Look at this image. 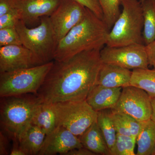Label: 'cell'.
I'll list each match as a JSON object with an SVG mask.
<instances>
[{"label":"cell","mask_w":155,"mask_h":155,"mask_svg":"<svg viewBox=\"0 0 155 155\" xmlns=\"http://www.w3.org/2000/svg\"><path fill=\"white\" fill-rule=\"evenodd\" d=\"M100 52L84 51L66 61H54L36 94L41 102L86 100L102 64Z\"/></svg>","instance_id":"cell-1"},{"label":"cell","mask_w":155,"mask_h":155,"mask_svg":"<svg viewBox=\"0 0 155 155\" xmlns=\"http://www.w3.org/2000/svg\"><path fill=\"white\" fill-rule=\"evenodd\" d=\"M110 31L104 21L87 8L83 19L58 43L54 61H66L84 51L101 50Z\"/></svg>","instance_id":"cell-2"},{"label":"cell","mask_w":155,"mask_h":155,"mask_svg":"<svg viewBox=\"0 0 155 155\" xmlns=\"http://www.w3.org/2000/svg\"><path fill=\"white\" fill-rule=\"evenodd\" d=\"M1 98L2 131L12 140L18 141L30 125L35 110L41 101L35 94Z\"/></svg>","instance_id":"cell-3"},{"label":"cell","mask_w":155,"mask_h":155,"mask_svg":"<svg viewBox=\"0 0 155 155\" xmlns=\"http://www.w3.org/2000/svg\"><path fill=\"white\" fill-rule=\"evenodd\" d=\"M121 5L122 13L109 33L106 46L143 44L144 19L141 3L138 0H121Z\"/></svg>","instance_id":"cell-4"},{"label":"cell","mask_w":155,"mask_h":155,"mask_svg":"<svg viewBox=\"0 0 155 155\" xmlns=\"http://www.w3.org/2000/svg\"><path fill=\"white\" fill-rule=\"evenodd\" d=\"M16 28L22 45L33 53L40 65L54 60L58 41L49 17H42L39 25L31 28L19 20L16 23Z\"/></svg>","instance_id":"cell-5"},{"label":"cell","mask_w":155,"mask_h":155,"mask_svg":"<svg viewBox=\"0 0 155 155\" xmlns=\"http://www.w3.org/2000/svg\"><path fill=\"white\" fill-rule=\"evenodd\" d=\"M54 61L36 66L0 73V97L36 94Z\"/></svg>","instance_id":"cell-6"},{"label":"cell","mask_w":155,"mask_h":155,"mask_svg":"<svg viewBox=\"0 0 155 155\" xmlns=\"http://www.w3.org/2000/svg\"><path fill=\"white\" fill-rule=\"evenodd\" d=\"M57 126H63L79 137L97 122V112L87 102L65 101L53 103Z\"/></svg>","instance_id":"cell-7"},{"label":"cell","mask_w":155,"mask_h":155,"mask_svg":"<svg viewBox=\"0 0 155 155\" xmlns=\"http://www.w3.org/2000/svg\"><path fill=\"white\" fill-rule=\"evenodd\" d=\"M102 62L130 69H148L149 65L146 46L134 44L124 46L109 47L100 52Z\"/></svg>","instance_id":"cell-8"},{"label":"cell","mask_w":155,"mask_h":155,"mask_svg":"<svg viewBox=\"0 0 155 155\" xmlns=\"http://www.w3.org/2000/svg\"><path fill=\"white\" fill-rule=\"evenodd\" d=\"M151 99L143 90L129 85L122 87L118 102L111 109L129 115L140 122H146L151 119L152 114Z\"/></svg>","instance_id":"cell-9"},{"label":"cell","mask_w":155,"mask_h":155,"mask_svg":"<svg viewBox=\"0 0 155 155\" xmlns=\"http://www.w3.org/2000/svg\"><path fill=\"white\" fill-rule=\"evenodd\" d=\"M87 8L74 0H62L58 8L50 16V20L59 42L83 19Z\"/></svg>","instance_id":"cell-10"},{"label":"cell","mask_w":155,"mask_h":155,"mask_svg":"<svg viewBox=\"0 0 155 155\" xmlns=\"http://www.w3.org/2000/svg\"><path fill=\"white\" fill-rule=\"evenodd\" d=\"M62 0H11L18 11L20 20L26 25H32L42 17H50L58 8Z\"/></svg>","instance_id":"cell-11"},{"label":"cell","mask_w":155,"mask_h":155,"mask_svg":"<svg viewBox=\"0 0 155 155\" xmlns=\"http://www.w3.org/2000/svg\"><path fill=\"white\" fill-rule=\"evenodd\" d=\"M39 65L33 53L22 45L0 47V73Z\"/></svg>","instance_id":"cell-12"},{"label":"cell","mask_w":155,"mask_h":155,"mask_svg":"<svg viewBox=\"0 0 155 155\" xmlns=\"http://www.w3.org/2000/svg\"><path fill=\"white\" fill-rule=\"evenodd\" d=\"M79 137L63 126H58L46 135L38 155H65L74 149L82 147Z\"/></svg>","instance_id":"cell-13"},{"label":"cell","mask_w":155,"mask_h":155,"mask_svg":"<svg viewBox=\"0 0 155 155\" xmlns=\"http://www.w3.org/2000/svg\"><path fill=\"white\" fill-rule=\"evenodd\" d=\"M132 71L114 65L102 63L96 84L109 87H123L130 85Z\"/></svg>","instance_id":"cell-14"},{"label":"cell","mask_w":155,"mask_h":155,"mask_svg":"<svg viewBox=\"0 0 155 155\" xmlns=\"http://www.w3.org/2000/svg\"><path fill=\"white\" fill-rule=\"evenodd\" d=\"M122 88L106 87L99 84H95L87 97V102L97 112L112 109L118 102Z\"/></svg>","instance_id":"cell-15"},{"label":"cell","mask_w":155,"mask_h":155,"mask_svg":"<svg viewBox=\"0 0 155 155\" xmlns=\"http://www.w3.org/2000/svg\"><path fill=\"white\" fill-rule=\"evenodd\" d=\"M78 137L83 147L96 154L110 155L107 142L97 122Z\"/></svg>","instance_id":"cell-16"},{"label":"cell","mask_w":155,"mask_h":155,"mask_svg":"<svg viewBox=\"0 0 155 155\" xmlns=\"http://www.w3.org/2000/svg\"><path fill=\"white\" fill-rule=\"evenodd\" d=\"M46 134L38 126L31 124L18 140L26 155H38Z\"/></svg>","instance_id":"cell-17"},{"label":"cell","mask_w":155,"mask_h":155,"mask_svg":"<svg viewBox=\"0 0 155 155\" xmlns=\"http://www.w3.org/2000/svg\"><path fill=\"white\" fill-rule=\"evenodd\" d=\"M31 124L39 127L46 135L57 127L53 103L39 104L32 116Z\"/></svg>","instance_id":"cell-18"},{"label":"cell","mask_w":155,"mask_h":155,"mask_svg":"<svg viewBox=\"0 0 155 155\" xmlns=\"http://www.w3.org/2000/svg\"><path fill=\"white\" fill-rule=\"evenodd\" d=\"M140 2L144 19L143 38L146 45L155 40V0H143Z\"/></svg>","instance_id":"cell-19"},{"label":"cell","mask_w":155,"mask_h":155,"mask_svg":"<svg viewBox=\"0 0 155 155\" xmlns=\"http://www.w3.org/2000/svg\"><path fill=\"white\" fill-rule=\"evenodd\" d=\"M137 155H152L155 145V122L151 119L145 122L136 139Z\"/></svg>","instance_id":"cell-20"},{"label":"cell","mask_w":155,"mask_h":155,"mask_svg":"<svg viewBox=\"0 0 155 155\" xmlns=\"http://www.w3.org/2000/svg\"><path fill=\"white\" fill-rule=\"evenodd\" d=\"M130 85L141 88L151 98H155V69H133Z\"/></svg>","instance_id":"cell-21"},{"label":"cell","mask_w":155,"mask_h":155,"mask_svg":"<svg viewBox=\"0 0 155 155\" xmlns=\"http://www.w3.org/2000/svg\"><path fill=\"white\" fill-rule=\"evenodd\" d=\"M97 122L105 139L110 151L115 143L117 134L112 118L111 109L98 111Z\"/></svg>","instance_id":"cell-22"},{"label":"cell","mask_w":155,"mask_h":155,"mask_svg":"<svg viewBox=\"0 0 155 155\" xmlns=\"http://www.w3.org/2000/svg\"><path fill=\"white\" fill-rule=\"evenodd\" d=\"M102 10L104 20L111 30L121 14V0H98Z\"/></svg>","instance_id":"cell-23"},{"label":"cell","mask_w":155,"mask_h":155,"mask_svg":"<svg viewBox=\"0 0 155 155\" xmlns=\"http://www.w3.org/2000/svg\"><path fill=\"white\" fill-rule=\"evenodd\" d=\"M136 140L130 136L117 133L114 145L110 151V155H135L134 150Z\"/></svg>","instance_id":"cell-24"},{"label":"cell","mask_w":155,"mask_h":155,"mask_svg":"<svg viewBox=\"0 0 155 155\" xmlns=\"http://www.w3.org/2000/svg\"><path fill=\"white\" fill-rule=\"evenodd\" d=\"M11 45H22L16 27L0 29V47Z\"/></svg>","instance_id":"cell-25"},{"label":"cell","mask_w":155,"mask_h":155,"mask_svg":"<svg viewBox=\"0 0 155 155\" xmlns=\"http://www.w3.org/2000/svg\"><path fill=\"white\" fill-rule=\"evenodd\" d=\"M118 113L125 123L126 127L130 131L132 137L136 140L137 137L144 126L145 122H140L132 116L127 114L119 112Z\"/></svg>","instance_id":"cell-26"},{"label":"cell","mask_w":155,"mask_h":155,"mask_svg":"<svg viewBox=\"0 0 155 155\" xmlns=\"http://www.w3.org/2000/svg\"><path fill=\"white\" fill-rule=\"evenodd\" d=\"M20 20L18 11L14 8L12 11L0 17V29L16 27V23Z\"/></svg>","instance_id":"cell-27"},{"label":"cell","mask_w":155,"mask_h":155,"mask_svg":"<svg viewBox=\"0 0 155 155\" xmlns=\"http://www.w3.org/2000/svg\"><path fill=\"white\" fill-rule=\"evenodd\" d=\"M80 3L91 11L101 19L104 20L102 10L98 0H74Z\"/></svg>","instance_id":"cell-28"},{"label":"cell","mask_w":155,"mask_h":155,"mask_svg":"<svg viewBox=\"0 0 155 155\" xmlns=\"http://www.w3.org/2000/svg\"><path fill=\"white\" fill-rule=\"evenodd\" d=\"M145 46L149 65L153 66L155 69V40Z\"/></svg>","instance_id":"cell-29"},{"label":"cell","mask_w":155,"mask_h":155,"mask_svg":"<svg viewBox=\"0 0 155 155\" xmlns=\"http://www.w3.org/2000/svg\"><path fill=\"white\" fill-rule=\"evenodd\" d=\"M9 141L8 137L1 130L0 132V155L9 154Z\"/></svg>","instance_id":"cell-30"},{"label":"cell","mask_w":155,"mask_h":155,"mask_svg":"<svg viewBox=\"0 0 155 155\" xmlns=\"http://www.w3.org/2000/svg\"><path fill=\"white\" fill-rule=\"evenodd\" d=\"M11 0H0V17L14 10Z\"/></svg>","instance_id":"cell-31"},{"label":"cell","mask_w":155,"mask_h":155,"mask_svg":"<svg viewBox=\"0 0 155 155\" xmlns=\"http://www.w3.org/2000/svg\"><path fill=\"white\" fill-rule=\"evenodd\" d=\"M95 153L84 147L74 149L69 151L65 155H96Z\"/></svg>","instance_id":"cell-32"},{"label":"cell","mask_w":155,"mask_h":155,"mask_svg":"<svg viewBox=\"0 0 155 155\" xmlns=\"http://www.w3.org/2000/svg\"><path fill=\"white\" fill-rule=\"evenodd\" d=\"M13 140V145L10 151V155H26L19 147V142L18 140Z\"/></svg>","instance_id":"cell-33"},{"label":"cell","mask_w":155,"mask_h":155,"mask_svg":"<svg viewBox=\"0 0 155 155\" xmlns=\"http://www.w3.org/2000/svg\"><path fill=\"white\" fill-rule=\"evenodd\" d=\"M152 107V114L151 119L155 122V98H152L151 99Z\"/></svg>","instance_id":"cell-34"},{"label":"cell","mask_w":155,"mask_h":155,"mask_svg":"<svg viewBox=\"0 0 155 155\" xmlns=\"http://www.w3.org/2000/svg\"><path fill=\"white\" fill-rule=\"evenodd\" d=\"M152 155H155V146L154 147L153 150V151Z\"/></svg>","instance_id":"cell-35"},{"label":"cell","mask_w":155,"mask_h":155,"mask_svg":"<svg viewBox=\"0 0 155 155\" xmlns=\"http://www.w3.org/2000/svg\"><path fill=\"white\" fill-rule=\"evenodd\" d=\"M140 1H143V0H140Z\"/></svg>","instance_id":"cell-36"}]
</instances>
